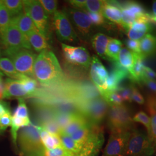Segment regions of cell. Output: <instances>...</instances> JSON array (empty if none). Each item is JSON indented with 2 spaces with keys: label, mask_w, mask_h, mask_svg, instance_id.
<instances>
[{
  "label": "cell",
  "mask_w": 156,
  "mask_h": 156,
  "mask_svg": "<svg viewBox=\"0 0 156 156\" xmlns=\"http://www.w3.org/2000/svg\"><path fill=\"white\" fill-rule=\"evenodd\" d=\"M34 78L43 85H50L61 80L63 73L55 55L51 51H41L35 60Z\"/></svg>",
  "instance_id": "obj_1"
},
{
  "label": "cell",
  "mask_w": 156,
  "mask_h": 156,
  "mask_svg": "<svg viewBox=\"0 0 156 156\" xmlns=\"http://www.w3.org/2000/svg\"><path fill=\"white\" fill-rule=\"evenodd\" d=\"M40 127L31 123L19 130L17 142L20 156H45V147L40 138Z\"/></svg>",
  "instance_id": "obj_2"
},
{
  "label": "cell",
  "mask_w": 156,
  "mask_h": 156,
  "mask_svg": "<svg viewBox=\"0 0 156 156\" xmlns=\"http://www.w3.org/2000/svg\"><path fill=\"white\" fill-rule=\"evenodd\" d=\"M155 146L149 135L133 129L128 138L126 156H151L155 151Z\"/></svg>",
  "instance_id": "obj_3"
},
{
  "label": "cell",
  "mask_w": 156,
  "mask_h": 156,
  "mask_svg": "<svg viewBox=\"0 0 156 156\" xmlns=\"http://www.w3.org/2000/svg\"><path fill=\"white\" fill-rule=\"evenodd\" d=\"M4 53L11 60L18 73L34 78V65L37 56L32 50L19 48L5 50Z\"/></svg>",
  "instance_id": "obj_4"
},
{
  "label": "cell",
  "mask_w": 156,
  "mask_h": 156,
  "mask_svg": "<svg viewBox=\"0 0 156 156\" xmlns=\"http://www.w3.org/2000/svg\"><path fill=\"white\" fill-rule=\"evenodd\" d=\"M108 124L112 131H129L133 129V121L128 108L122 104L110 106L108 112Z\"/></svg>",
  "instance_id": "obj_5"
},
{
  "label": "cell",
  "mask_w": 156,
  "mask_h": 156,
  "mask_svg": "<svg viewBox=\"0 0 156 156\" xmlns=\"http://www.w3.org/2000/svg\"><path fill=\"white\" fill-rule=\"evenodd\" d=\"M0 44L4 50L25 48L32 50L27 37L24 36L13 23L0 31Z\"/></svg>",
  "instance_id": "obj_6"
},
{
  "label": "cell",
  "mask_w": 156,
  "mask_h": 156,
  "mask_svg": "<svg viewBox=\"0 0 156 156\" xmlns=\"http://www.w3.org/2000/svg\"><path fill=\"white\" fill-rule=\"evenodd\" d=\"M108 106L101 96L81 104L80 112L90 124L98 126L108 114Z\"/></svg>",
  "instance_id": "obj_7"
},
{
  "label": "cell",
  "mask_w": 156,
  "mask_h": 156,
  "mask_svg": "<svg viewBox=\"0 0 156 156\" xmlns=\"http://www.w3.org/2000/svg\"><path fill=\"white\" fill-rule=\"evenodd\" d=\"M117 2L122 10L121 26L126 30L140 19H146L150 22V13L145 11V9L139 3L133 1H117Z\"/></svg>",
  "instance_id": "obj_8"
},
{
  "label": "cell",
  "mask_w": 156,
  "mask_h": 156,
  "mask_svg": "<svg viewBox=\"0 0 156 156\" xmlns=\"http://www.w3.org/2000/svg\"><path fill=\"white\" fill-rule=\"evenodd\" d=\"M23 11L31 19L37 28L46 37L48 31V16L39 1H23Z\"/></svg>",
  "instance_id": "obj_9"
},
{
  "label": "cell",
  "mask_w": 156,
  "mask_h": 156,
  "mask_svg": "<svg viewBox=\"0 0 156 156\" xmlns=\"http://www.w3.org/2000/svg\"><path fill=\"white\" fill-rule=\"evenodd\" d=\"M53 23L56 34L60 41L68 42L76 41V34L66 12L57 11L54 14Z\"/></svg>",
  "instance_id": "obj_10"
},
{
  "label": "cell",
  "mask_w": 156,
  "mask_h": 156,
  "mask_svg": "<svg viewBox=\"0 0 156 156\" xmlns=\"http://www.w3.org/2000/svg\"><path fill=\"white\" fill-rule=\"evenodd\" d=\"M131 131L111 132L102 156H126L127 142Z\"/></svg>",
  "instance_id": "obj_11"
},
{
  "label": "cell",
  "mask_w": 156,
  "mask_h": 156,
  "mask_svg": "<svg viewBox=\"0 0 156 156\" xmlns=\"http://www.w3.org/2000/svg\"><path fill=\"white\" fill-rule=\"evenodd\" d=\"M63 55L68 63L79 66L87 69L91 65L89 52L82 46H73L62 44Z\"/></svg>",
  "instance_id": "obj_12"
},
{
  "label": "cell",
  "mask_w": 156,
  "mask_h": 156,
  "mask_svg": "<svg viewBox=\"0 0 156 156\" xmlns=\"http://www.w3.org/2000/svg\"><path fill=\"white\" fill-rule=\"evenodd\" d=\"M104 142L103 131L98 126L91 125L89 138L76 156H97Z\"/></svg>",
  "instance_id": "obj_13"
},
{
  "label": "cell",
  "mask_w": 156,
  "mask_h": 156,
  "mask_svg": "<svg viewBox=\"0 0 156 156\" xmlns=\"http://www.w3.org/2000/svg\"><path fill=\"white\" fill-rule=\"evenodd\" d=\"M90 74L92 82L102 96L107 92L106 80L108 73L97 56H93L91 59Z\"/></svg>",
  "instance_id": "obj_14"
},
{
  "label": "cell",
  "mask_w": 156,
  "mask_h": 156,
  "mask_svg": "<svg viewBox=\"0 0 156 156\" xmlns=\"http://www.w3.org/2000/svg\"><path fill=\"white\" fill-rule=\"evenodd\" d=\"M67 15L79 33L83 37L89 34L93 24L86 12L78 8H71L68 11Z\"/></svg>",
  "instance_id": "obj_15"
},
{
  "label": "cell",
  "mask_w": 156,
  "mask_h": 156,
  "mask_svg": "<svg viewBox=\"0 0 156 156\" xmlns=\"http://www.w3.org/2000/svg\"><path fill=\"white\" fill-rule=\"evenodd\" d=\"M113 62V66L106 80V93L116 91L122 81L126 78H129V73L127 69L121 67L117 62Z\"/></svg>",
  "instance_id": "obj_16"
},
{
  "label": "cell",
  "mask_w": 156,
  "mask_h": 156,
  "mask_svg": "<svg viewBox=\"0 0 156 156\" xmlns=\"http://www.w3.org/2000/svg\"><path fill=\"white\" fill-rule=\"evenodd\" d=\"M28 95L25 91L20 80L13 79H6L4 84V98H23Z\"/></svg>",
  "instance_id": "obj_17"
},
{
  "label": "cell",
  "mask_w": 156,
  "mask_h": 156,
  "mask_svg": "<svg viewBox=\"0 0 156 156\" xmlns=\"http://www.w3.org/2000/svg\"><path fill=\"white\" fill-rule=\"evenodd\" d=\"M56 112L53 106L48 104H38L34 109V118L36 124L41 127L45 123L54 120Z\"/></svg>",
  "instance_id": "obj_18"
},
{
  "label": "cell",
  "mask_w": 156,
  "mask_h": 156,
  "mask_svg": "<svg viewBox=\"0 0 156 156\" xmlns=\"http://www.w3.org/2000/svg\"><path fill=\"white\" fill-rule=\"evenodd\" d=\"M151 30V24L146 19H140L134 22L127 29L129 39L139 41Z\"/></svg>",
  "instance_id": "obj_19"
},
{
  "label": "cell",
  "mask_w": 156,
  "mask_h": 156,
  "mask_svg": "<svg viewBox=\"0 0 156 156\" xmlns=\"http://www.w3.org/2000/svg\"><path fill=\"white\" fill-rule=\"evenodd\" d=\"M11 22L13 23L21 33L26 37L28 34L38 30L35 26L31 19L23 11L17 16L12 18Z\"/></svg>",
  "instance_id": "obj_20"
},
{
  "label": "cell",
  "mask_w": 156,
  "mask_h": 156,
  "mask_svg": "<svg viewBox=\"0 0 156 156\" xmlns=\"http://www.w3.org/2000/svg\"><path fill=\"white\" fill-rule=\"evenodd\" d=\"M102 13L110 21L121 25L122 10L117 5L116 1H105Z\"/></svg>",
  "instance_id": "obj_21"
},
{
  "label": "cell",
  "mask_w": 156,
  "mask_h": 156,
  "mask_svg": "<svg viewBox=\"0 0 156 156\" xmlns=\"http://www.w3.org/2000/svg\"><path fill=\"white\" fill-rule=\"evenodd\" d=\"M29 43L31 48L37 52H41L48 49L49 44L48 39L38 30H34L27 35Z\"/></svg>",
  "instance_id": "obj_22"
},
{
  "label": "cell",
  "mask_w": 156,
  "mask_h": 156,
  "mask_svg": "<svg viewBox=\"0 0 156 156\" xmlns=\"http://www.w3.org/2000/svg\"><path fill=\"white\" fill-rule=\"evenodd\" d=\"M140 56L143 58L155 54L156 52V37L147 34L140 41Z\"/></svg>",
  "instance_id": "obj_23"
},
{
  "label": "cell",
  "mask_w": 156,
  "mask_h": 156,
  "mask_svg": "<svg viewBox=\"0 0 156 156\" xmlns=\"http://www.w3.org/2000/svg\"><path fill=\"white\" fill-rule=\"evenodd\" d=\"M111 38L102 33L96 34L92 39V45L98 55L105 59H108L106 56L107 45Z\"/></svg>",
  "instance_id": "obj_24"
},
{
  "label": "cell",
  "mask_w": 156,
  "mask_h": 156,
  "mask_svg": "<svg viewBox=\"0 0 156 156\" xmlns=\"http://www.w3.org/2000/svg\"><path fill=\"white\" fill-rule=\"evenodd\" d=\"M89 123L87 120L82 113H76L73 115L72 120L67 125V127L62 130L61 133L71 136L74 133Z\"/></svg>",
  "instance_id": "obj_25"
},
{
  "label": "cell",
  "mask_w": 156,
  "mask_h": 156,
  "mask_svg": "<svg viewBox=\"0 0 156 156\" xmlns=\"http://www.w3.org/2000/svg\"><path fill=\"white\" fill-rule=\"evenodd\" d=\"M143 58L140 55L135 54V60L134 66L129 71V78L132 81L137 83L142 82L144 78L145 66L144 64Z\"/></svg>",
  "instance_id": "obj_26"
},
{
  "label": "cell",
  "mask_w": 156,
  "mask_h": 156,
  "mask_svg": "<svg viewBox=\"0 0 156 156\" xmlns=\"http://www.w3.org/2000/svg\"><path fill=\"white\" fill-rule=\"evenodd\" d=\"M0 70L13 79L22 80L26 76L18 73L11 60L8 57L0 58Z\"/></svg>",
  "instance_id": "obj_27"
},
{
  "label": "cell",
  "mask_w": 156,
  "mask_h": 156,
  "mask_svg": "<svg viewBox=\"0 0 156 156\" xmlns=\"http://www.w3.org/2000/svg\"><path fill=\"white\" fill-rule=\"evenodd\" d=\"M40 138L45 149L50 150L62 146L61 140L58 136L48 133L41 127L39 129Z\"/></svg>",
  "instance_id": "obj_28"
},
{
  "label": "cell",
  "mask_w": 156,
  "mask_h": 156,
  "mask_svg": "<svg viewBox=\"0 0 156 156\" xmlns=\"http://www.w3.org/2000/svg\"><path fill=\"white\" fill-rule=\"evenodd\" d=\"M135 60V54L126 48H122L120 50L117 63L124 68L127 69L128 72L134 66Z\"/></svg>",
  "instance_id": "obj_29"
},
{
  "label": "cell",
  "mask_w": 156,
  "mask_h": 156,
  "mask_svg": "<svg viewBox=\"0 0 156 156\" xmlns=\"http://www.w3.org/2000/svg\"><path fill=\"white\" fill-rule=\"evenodd\" d=\"M123 44L119 40L110 39L106 48V56L112 62H117L119 54L122 50Z\"/></svg>",
  "instance_id": "obj_30"
},
{
  "label": "cell",
  "mask_w": 156,
  "mask_h": 156,
  "mask_svg": "<svg viewBox=\"0 0 156 156\" xmlns=\"http://www.w3.org/2000/svg\"><path fill=\"white\" fill-rule=\"evenodd\" d=\"M58 136L61 140L62 147L75 155L78 154L83 146L73 140L71 136L60 133Z\"/></svg>",
  "instance_id": "obj_31"
},
{
  "label": "cell",
  "mask_w": 156,
  "mask_h": 156,
  "mask_svg": "<svg viewBox=\"0 0 156 156\" xmlns=\"http://www.w3.org/2000/svg\"><path fill=\"white\" fill-rule=\"evenodd\" d=\"M91 127V125L89 123L88 124L84 126L82 128L79 129L77 131L72 134L71 137L73 140L80 145L84 146L90 134Z\"/></svg>",
  "instance_id": "obj_32"
},
{
  "label": "cell",
  "mask_w": 156,
  "mask_h": 156,
  "mask_svg": "<svg viewBox=\"0 0 156 156\" xmlns=\"http://www.w3.org/2000/svg\"><path fill=\"white\" fill-rule=\"evenodd\" d=\"M2 1L9 12L12 18L17 16L23 12V1L5 0Z\"/></svg>",
  "instance_id": "obj_33"
},
{
  "label": "cell",
  "mask_w": 156,
  "mask_h": 156,
  "mask_svg": "<svg viewBox=\"0 0 156 156\" xmlns=\"http://www.w3.org/2000/svg\"><path fill=\"white\" fill-rule=\"evenodd\" d=\"M10 13L2 1H0V31L8 27L11 22Z\"/></svg>",
  "instance_id": "obj_34"
},
{
  "label": "cell",
  "mask_w": 156,
  "mask_h": 156,
  "mask_svg": "<svg viewBox=\"0 0 156 156\" xmlns=\"http://www.w3.org/2000/svg\"><path fill=\"white\" fill-rule=\"evenodd\" d=\"M102 97L109 106H117L123 104V100L117 91L106 93Z\"/></svg>",
  "instance_id": "obj_35"
},
{
  "label": "cell",
  "mask_w": 156,
  "mask_h": 156,
  "mask_svg": "<svg viewBox=\"0 0 156 156\" xmlns=\"http://www.w3.org/2000/svg\"><path fill=\"white\" fill-rule=\"evenodd\" d=\"M105 1L87 0L86 1L84 8L87 12L94 13H102Z\"/></svg>",
  "instance_id": "obj_36"
},
{
  "label": "cell",
  "mask_w": 156,
  "mask_h": 156,
  "mask_svg": "<svg viewBox=\"0 0 156 156\" xmlns=\"http://www.w3.org/2000/svg\"><path fill=\"white\" fill-rule=\"evenodd\" d=\"M76 114V113H75ZM75 114L64 113H56L55 120L58 126L62 130L66 128L67 125L71 122Z\"/></svg>",
  "instance_id": "obj_37"
},
{
  "label": "cell",
  "mask_w": 156,
  "mask_h": 156,
  "mask_svg": "<svg viewBox=\"0 0 156 156\" xmlns=\"http://www.w3.org/2000/svg\"><path fill=\"white\" fill-rule=\"evenodd\" d=\"M13 116L20 117L23 119L30 118L28 108L23 98L18 99V105L14 112Z\"/></svg>",
  "instance_id": "obj_38"
},
{
  "label": "cell",
  "mask_w": 156,
  "mask_h": 156,
  "mask_svg": "<svg viewBox=\"0 0 156 156\" xmlns=\"http://www.w3.org/2000/svg\"><path fill=\"white\" fill-rule=\"evenodd\" d=\"M20 81L22 83L24 90L28 95L34 94L37 87V82L34 79L26 76Z\"/></svg>",
  "instance_id": "obj_39"
},
{
  "label": "cell",
  "mask_w": 156,
  "mask_h": 156,
  "mask_svg": "<svg viewBox=\"0 0 156 156\" xmlns=\"http://www.w3.org/2000/svg\"><path fill=\"white\" fill-rule=\"evenodd\" d=\"M39 2L44 9L47 15H54L57 12V1L55 0H40Z\"/></svg>",
  "instance_id": "obj_40"
},
{
  "label": "cell",
  "mask_w": 156,
  "mask_h": 156,
  "mask_svg": "<svg viewBox=\"0 0 156 156\" xmlns=\"http://www.w3.org/2000/svg\"><path fill=\"white\" fill-rule=\"evenodd\" d=\"M133 121L144 124L147 129L148 134L149 133L151 129V118L144 112H138L133 118Z\"/></svg>",
  "instance_id": "obj_41"
},
{
  "label": "cell",
  "mask_w": 156,
  "mask_h": 156,
  "mask_svg": "<svg viewBox=\"0 0 156 156\" xmlns=\"http://www.w3.org/2000/svg\"><path fill=\"white\" fill-rule=\"evenodd\" d=\"M12 116L10 110L5 112L0 117V133L5 131L8 127L11 126Z\"/></svg>",
  "instance_id": "obj_42"
},
{
  "label": "cell",
  "mask_w": 156,
  "mask_h": 156,
  "mask_svg": "<svg viewBox=\"0 0 156 156\" xmlns=\"http://www.w3.org/2000/svg\"><path fill=\"white\" fill-rule=\"evenodd\" d=\"M45 156H76V155L66 150L62 145L53 149H45Z\"/></svg>",
  "instance_id": "obj_43"
},
{
  "label": "cell",
  "mask_w": 156,
  "mask_h": 156,
  "mask_svg": "<svg viewBox=\"0 0 156 156\" xmlns=\"http://www.w3.org/2000/svg\"><path fill=\"white\" fill-rule=\"evenodd\" d=\"M41 127L50 134L57 136H58L62 132L61 128H60L55 120L45 123L41 126Z\"/></svg>",
  "instance_id": "obj_44"
},
{
  "label": "cell",
  "mask_w": 156,
  "mask_h": 156,
  "mask_svg": "<svg viewBox=\"0 0 156 156\" xmlns=\"http://www.w3.org/2000/svg\"><path fill=\"white\" fill-rule=\"evenodd\" d=\"M120 95L123 101L131 102V93H132V85L131 86H120L116 91Z\"/></svg>",
  "instance_id": "obj_45"
},
{
  "label": "cell",
  "mask_w": 156,
  "mask_h": 156,
  "mask_svg": "<svg viewBox=\"0 0 156 156\" xmlns=\"http://www.w3.org/2000/svg\"><path fill=\"white\" fill-rule=\"evenodd\" d=\"M86 13L89 17L93 24L96 26H100L105 22L104 16H103L102 13H94L90 12H86Z\"/></svg>",
  "instance_id": "obj_46"
},
{
  "label": "cell",
  "mask_w": 156,
  "mask_h": 156,
  "mask_svg": "<svg viewBox=\"0 0 156 156\" xmlns=\"http://www.w3.org/2000/svg\"><path fill=\"white\" fill-rule=\"evenodd\" d=\"M126 45L128 48V50L131 51L134 53L136 55H140V41H135V40H131V39H127L125 41Z\"/></svg>",
  "instance_id": "obj_47"
},
{
  "label": "cell",
  "mask_w": 156,
  "mask_h": 156,
  "mask_svg": "<svg viewBox=\"0 0 156 156\" xmlns=\"http://www.w3.org/2000/svg\"><path fill=\"white\" fill-rule=\"evenodd\" d=\"M151 116V129L148 135L156 146V113Z\"/></svg>",
  "instance_id": "obj_48"
},
{
  "label": "cell",
  "mask_w": 156,
  "mask_h": 156,
  "mask_svg": "<svg viewBox=\"0 0 156 156\" xmlns=\"http://www.w3.org/2000/svg\"><path fill=\"white\" fill-rule=\"evenodd\" d=\"M131 101H134L135 102L139 104L140 105L144 104L145 102V100L143 96L140 93L138 90L133 85H132Z\"/></svg>",
  "instance_id": "obj_49"
},
{
  "label": "cell",
  "mask_w": 156,
  "mask_h": 156,
  "mask_svg": "<svg viewBox=\"0 0 156 156\" xmlns=\"http://www.w3.org/2000/svg\"><path fill=\"white\" fill-rule=\"evenodd\" d=\"M147 106L151 115L156 113V94L151 95L148 97Z\"/></svg>",
  "instance_id": "obj_50"
},
{
  "label": "cell",
  "mask_w": 156,
  "mask_h": 156,
  "mask_svg": "<svg viewBox=\"0 0 156 156\" xmlns=\"http://www.w3.org/2000/svg\"><path fill=\"white\" fill-rule=\"evenodd\" d=\"M145 85L151 90L152 91L154 92L156 94V79H144L142 82Z\"/></svg>",
  "instance_id": "obj_51"
},
{
  "label": "cell",
  "mask_w": 156,
  "mask_h": 156,
  "mask_svg": "<svg viewBox=\"0 0 156 156\" xmlns=\"http://www.w3.org/2000/svg\"><path fill=\"white\" fill-rule=\"evenodd\" d=\"M144 79H156V73L151 69L149 67L145 66V71H144ZM143 79V80H144Z\"/></svg>",
  "instance_id": "obj_52"
},
{
  "label": "cell",
  "mask_w": 156,
  "mask_h": 156,
  "mask_svg": "<svg viewBox=\"0 0 156 156\" xmlns=\"http://www.w3.org/2000/svg\"><path fill=\"white\" fill-rule=\"evenodd\" d=\"M152 10L153 12L150 13L149 19L151 24H156V1H154L152 5Z\"/></svg>",
  "instance_id": "obj_53"
},
{
  "label": "cell",
  "mask_w": 156,
  "mask_h": 156,
  "mask_svg": "<svg viewBox=\"0 0 156 156\" xmlns=\"http://www.w3.org/2000/svg\"><path fill=\"white\" fill-rule=\"evenodd\" d=\"M69 2L74 7L78 8H84L86 3L85 0H72Z\"/></svg>",
  "instance_id": "obj_54"
},
{
  "label": "cell",
  "mask_w": 156,
  "mask_h": 156,
  "mask_svg": "<svg viewBox=\"0 0 156 156\" xmlns=\"http://www.w3.org/2000/svg\"><path fill=\"white\" fill-rule=\"evenodd\" d=\"M9 109L6 103L4 102L0 101V117L5 112L9 110Z\"/></svg>",
  "instance_id": "obj_55"
},
{
  "label": "cell",
  "mask_w": 156,
  "mask_h": 156,
  "mask_svg": "<svg viewBox=\"0 0 156 156\" xmlns=\"http://www.w3.org/2000/svg\"><path fill=\"white\" fill-rule=\"evenodd\" d=\"M4 85L2 82H0V101L4 98Z\"/></svg>",
  "instance_id": "obj_56"
},
{
  "label": "cell",
  "mask_w": 156,
  "mask_h": 156,
  "mask_svg": "<svg viewBox=\"0 0 156 156\" xmlns=\"http://www.w3.org/2000/svg\"><path fill=\"white\" fill-rule=\"evenodd\" d=\"M2 56V51H1V44H0V58Z\"/></svg>",
  "instance_id": "obj_57"
}]
</instances>
